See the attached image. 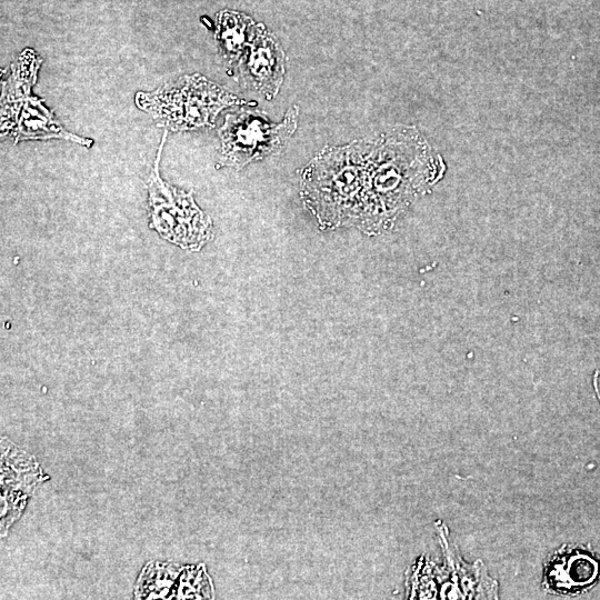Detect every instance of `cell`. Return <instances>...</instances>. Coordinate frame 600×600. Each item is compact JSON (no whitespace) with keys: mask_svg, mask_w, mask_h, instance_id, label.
<instances>
[{"mask_svg":"<svg viewBox=\"0 0 600 600\" xmlns=\"http://www.w3.org/2000/svg\"><path fill=\"white\" fill-rule=\"evenodd\" d=\"M394 131L368 144L359 228H388L411 200L436 181L433 158L414 130Z\"/></svg>","mask_w":600,"mask_h":600,"instance_id":"1","label":"cell"},{"mask_svg":"<svg viewBox=\"0 0 600 600\" xmlns=\"http://www.w3.org/2000/svg\"><path fill=\"white\" fill-rule=\"evenodd\" d=\"M136 103L159 127L184 131L213 127L222 109L246 101L197 73L183 76L150 93L139 92Z\"/></svg>","mask_w":600,"mask_h":600,"instance_id":"2","label":"cell"},{"mask_svg":"<svg viewBox=\"0 0 600 600\" xmlns=\"http://www.w3.org/2000/svg\"><path fill=\"white\" fill-rule=\"evenodd\" d=\"M166 134L148 180L151 227L170 242L198 250L210 239L211 220L196 204L192 191L179 190L160 178L158 163Z\"/></svg>","mask_w":600,"mask_h":600,"instance_id":"3","label":"cell"},{"mask_svg":"<svg viewBox=\"0 0 600 600\" xmlns=\"http://www.w3.org/2000/svg\"><path fill=\"white\" fill-rule=\"evenodd\" d=\"M299 109L293 106L282 122H269L259 112L228 113L218 133L221 140L219 167L241 169L278 152L297 129Z\"/></svg>","mask_w":600,"mask_h":600,"instance_id":"4","label":"cell"},{"mask_svg":"<svg viewBox=\"0 0 600 600\" xmlns=\"http://www.w3.org/2000/svg\"><path fill=\"white\" fill-rule=\"evenodd\" d=\"M2 136H11L14 141L28 139H66L86 147L92 140L78 137L64 130L42 102L26 93L20 97H3L1 108Z\"/></svg>","mask_w":600,"mask_h":600,"instance_id":"5","label":"cell"},{"mask_svg":"<svg viewBox=\"0 0 600 600\" xmlns=\"http://www.w3.org/2000/svg\"><path fill=\"white\" fill-rule=\"evenodd\" d=\"M284 52L264 29L258 24L254 37L238 62L239 74L244 84L273 99L283 81Z\"/></svg>","mask_w":600,"mask_h":600,"instance_id":"6","label":"cell"},{"mask_svg":"<svg viewBox=\"0 0 600 600\" xmlns=\"http://www.w3.org/2000/svg\"><path fill=\"white\" fill-rule=\"evenodd\" d=\"M600 577V558L592 551L564 546L548 561L543 587L553 593L576 594L591 588Z\"/></svg>","mask_w":600,"mask_h":600,"instance_id":"7","label":"cell"},{"mask_svg":"<svg viewBox=\"0 0 600 600\" xmlns=\"http://www.w3.org/2000/svg\"><path fill=\"white\" fill-rule=\"evenodd\" d=\"M256 29L253 21L240 13L222 11L219 14L216 38L229 64L240 61L254 37Z\"/></svg>","mask_w":600,"mask_h":600,"instance_id":"8","label":"cell"},{"mask_svg":"<svg viewBox=\"0 0 600 600\" xmlns=\"http://www.w3.org/2000/svg\"><path fill=\"white\" fill-rule=\"evenodd\" d=\"M593 387H594L597 398L600 402V373L599 371H596L593 374Z\"/></svg>","mask_w":600,"mask_h":600,"instance_id":"9","label":"cell"}]
</instances>
